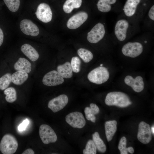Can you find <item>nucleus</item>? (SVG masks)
<instances>
[{
	"label": "nucleus",
	"mask_w": 154,
	"mask_h": 154,
	"mask_svg": "<svg viewBox=\"0 0 154 154\" xmlns=\"http://www.w3.org/2000/svg\"><path fill=\"white\" fill-rule=\"evenodd\" d=\"M117 122L115 120L106 121L105 123V133L108 141H111L117 130Z\"/></svg>",
	"instance_id": "nucleus-19"
},
{
	"label": "nucleus",
	"mask_w": 154,
	"mask_h": 154,
	"mask_svg": "<svg viewBox=\"0 0 154 154\" xmlns=\"http://www.w3.org/2000/svg\"><path fill=\"white\" fill-rule=\"evenodd\" d=\"M35 14L37 18L42 22L48 23L52 20V12L50 7L46 3H42L39 4Z\"/></svg>",
	"instance_id": "nucleus-8"
},
{
	"label": "nucleus",
	"mask_w": 154,
	"mask_h": 154,
	"mask_svg": "<svg viewBox=\"0 0 154 154\" xmlns=\"http://www.w3.org/2000/svg\"><path fill=\"white\" fill-rule=\"evenodd\" d=\"M18 143L16 138L10 134L5 135L0 143V150L3 154H13L16 151Z\"/></svg>",
	"instance_id": "nucleus-3"
},
{
	"label": "nucleus",
	"mask_w": 154,
	"mask_h": 154,
	"mask_svg": "<svg viewBox=\"0 0 154 154\" xmlns=\"http://www.w3.org/2000/svg\"><path fill=\"white\" fill-rule=\"evenodd\" d=\"M141 1V0H127L123 9L125 15L129 17L133 16Z\"/></svg>",
	"instance_id": "nucleus-16"
},
{
	"label": "nucleus",
	"mask_w": 154,
	"mask_h": 154,
	"mask_svg": "<svg viewBox=\"0 0 154 154\" xmlns=\"http://www.w3.org/2000/svg\"><path fill=\"white\" fill-rule=\"evenodd\" d=\"M137 138L139 141L144 144H147L151 141V132L149 124L143 121L139 123Z\"/></svg>",
	"instance_id": "nucleus-9"
},
{
	"label": "nucleus",
	"mask_w": 154,
	"mask_h": 154,
	"mask_svg": "<svg viewBox=\"0 0 154 154\" xmlns=\"http://www.w3.org/2000/svg\"><path fill=\"white\" fill-rule=\"evenodd\" d=\"M81 61L80 59L77 56L73 57L71 60V66L72 71L75 73L80 71Z\"/></svg>",
	"instance_id": "nucleus-30"
},
{
	"label": "nucleus",
	"mask_w": 154,
	"mask_h": 154,
	"mask_svg": "<svg viewBox=\"0 0 154 154\" xmlns=\"http://www.w3.org/2000/svg\"><path fill=\"white\" fill-rule=\"evenodd\" d=\"M9 9L12 12H15L19 9L20 0H3Z\"/></svg>",
	"instance_id": "nucleus-28"
},
{
	"label": "nucleus",
	"mask_w": 154,
	"mask_h": 154,
	"mask_svg": "<svg viewBox=\"0 0 154 154\" xmlns=\"http://www.w3.org/2000/svg\"><path fill=\"white\" fill-rule=\"evenodd\" d=\"M39 134L42 142L44 144L55 142L57 139L56 135L54 130L46 124H43L40 125Z\"/></svg>",
	"instance_id": "nucleus-5"
},
{
	"label": "nucleus",
	"mask_w": 154,
	"mask_h": 154,
	"mask_svg": "<svg viewBox=\"0 0 154 154\" xmlns=\"http://www.w3.org/2000/svg\"><path fill=\"white\" fill-rule=\"evenodd\" d=\"M92 139L97 149L100 152L104 153L106 150V146L103 141L100 138L98 132H95L92 135Z\"/></svg>",
	"instance_id": "nucleus-24"
},
{
	"label": "nucleus",
	"mask_w": 154,
	"mask_h": 154,
	"mask_svg": "<svg viewBox=\"0 0 154 154\" xmlns=\"http://www.w3.org/2000/svg\"><path fill=\"white\" fill-rule=\"evenodd\" d=\"M97 148L93 140L90 139L87 143L85 148L83 150L84 154H96Z\"/></svg>",
	"instance_id": "nucleus-29"
},
{
	"label": "nucleus",
	"mask_w": 154,
	"mask_h": 154,
	"mask_svg": "<svg viewBox=\"0 0 154 154\" xmlns=\"http://www.w3.org/2000/svg\"><path fill=\"white\" fill-rule=\"evenodd\" d=\"M105 102L109 106H115L121 108L127 107L132 104L127 95L119 91H114L108 93L106 96Z\"/></svg>",
	"instance_id": "nucleus-1"
},
{
	"label": "nucleus",
	"mask_w": 154,
	"mask_h": 154,
	"mask_svg": "<svg viewBox=\"0 0 154 154\" xmlns=\"http://www.w3.org/2000/svg\"><path fill=\"white\" fill-rule=\"evenodd\" d=\"M4 93L6 95L5 100L8 102H13L17 99V92L13 87H10L6 88L4 92Z\"/></svg>",
	"instance_id": "nucleus-25"
},
{
	"label": "nucleus",
	"mask_w": 154,
	"mask_h": 154,
	"mask_svg": "<svg viewBox=\"0 0 154 154\" xmlns=\"http://www.w3.org/2000/svg\"><path fill=\"white\" fill-rule=\"evenodd\" d=\"M64 81L63 78L56 70L51 71L44 76L42 82L43 84L48 86H54L62 84Z\"/></svg>",
	"instance_id": "nucleus-12"
},
{
	"label": "nucleus",
	"mask_w": 154,
	"mask_h": 154,
	"mask_svg": "<svg viewBox=\"0 0 154 154\" xmlns=\"http://www.w3.org/2000/svg\"><path fill=\"white\" fill-rule=\"evenodd\" d=\"M77 52L80 57L85 63L90 62L93 57L92 53L89 50L85 48H81L79 49Z\"/></svg>",
	"instance_id": "nucleus-26"
},
{
	"label": "nucleus",
	"mask_w": 154,
	"mask_h": 154,
	"mask_svg": "<svg viewBox=\"0 0 154 154\" xmlns=\"http://www.w3.org/2000/svg\"><path fill=\"white\" fill-rule=\"evenodd\" d=\"M84 113L86 119L88 120H90V118L91 116L94 114L91 110L90 107H86L84 110Z\"/></svg>",
	"instance_id": "nucleus-34"
},
{
	"label": "nucleus",
	"mask_w": 154,
	"mask_h": 154,
	"mask_svg": "<svg viewBox=\"0 0 154 154\" xmlns=\"http://www.w3.org/2000/svg\"><path fill=\"white\" fill-rule=\"evenodd\" d=\"M27 73L17 71L11 75L12 82L15 85H20L23 84L28 79Z\"/></svg>",
	"instance_id": "nucleus-21"
},
{
	"label": "nucleus",
	"mask_w": 154,
	"mask_h": 154,
	"mask_svg": "<svg viewBox=\"0 0 154 154\" xmlns=\"http://www.w3.org/2000/svg\"><path fill=\"white\" fill-rule=\"evenodd\" d=\"M22 52L31 60L35 61L39 57V55L36 50L29 44H25L21 48Z\"/></svg>",
	"instance_id": "nucleus-17"
},
{
	"label": "nucleus",
	"mask_w": 154,
	"mask_h": 154,
	"mask_svg": "<svg viewBox=\"0 0 154 154\" xmlns=\"http://www.w3.org/2000/svg\"><path fill=\"white\" fill-rule=\"evenodd\" d=\"M117 0H99L97 5L98 10L103 13L108 12L110 11L111 5L114 4Z\"/></svg>",
	"instance_id": "nucleus-23"
},
{
	"label": "nucleus",
	"mask_w": 154,
	"mask_h": 154,
	"mask_svg": "<svg viewBox=\"0 0 154 154\" xmlns=\"http://www.w3.org/2000/svg\"><path fill=\"white\" fill-rule=\"evenodd\" d=\"M19 27L21 31L25 35L36 37L39 34V30L37 26L29 19L22 20L19 23Z\"/></svg>",
	"instance_id": "nucleus-10"
},
{
	"label": "nucleus",
	"mask_w": 154,
	"mask_h": 154,
	"mask_svg": "<svg viewBox=\"0 0 154 154\" xmlns=\"http://www.w3.org/2000/svg\"><path fill=\"white\" fill-rule=\"evenodd\" d=\"M68 101L67 95L61 94L50 100L48 107L53 112H56L62 109L67 104Z\"/></svg>",
	"instance_id": "nucleus-14"
},
{
	"label": "nucleus",
	"mask_w": 154,
	"mask_h": 154,
	"mask_svg": "<svg viewBox=\"0 0 154 154\" xmlns=\"http://www.w3.org/2000/svg\"><path fill=\"white\" fill-rule=\"evenodd\" d=\"M90 107L93 114L95 115L98 114L100 112V109L98 106L95 104L91 103L90 104Z\"/></svg>",
	"instance_id": "nucleus-33"
},
{
	"label": "nucleus",
	"mask_w": 154,
	"mask_h": 154,
	"mask_svg": "<svg viewBox=\"0 0 154 154\" xmlns=\"http://www.w3.org/2000/svg\"><path fill=\"white\" fill-rule=\"evenodd\" d=\"M57 69V71L63 78H69L73 75L72 70L69 62H67L62 64L58 65Z\"/></svg>",
	"instance_id": "nucleus-20"
},
{
	"label": "nucleus",
	"mask_w": 154,
	"mask_h": 154,
	"mask_svg": "<svg viewBox=\"0 0 154 154\" xmlns=\"http://www.w3.org/2000/svg\"><path fill=\"white\" fill-rule=\"evenodd\" d=\"M143 50V46L141 43L137 42H129L123 46L121 52L126 56L135 58L141 54Z\"/></svg>",
	"instance_id": "nucleus-4"
},
{
	"label": "nucleus",
	"mask_w": 154,
	"mask_h": 154,
	"mask_svg": "<svg viewBox=\"0 0 154 154\" xmlns=\"http://www.w3.org/2000/svg\"><path fill=\"white\" fill-rule=\"evenodd\" d=\"M129 27L128 22L125 19H120L116 23L114 28V34L117 39L123 41L126 38Z\"/></svg>",
	"instance_id": "nucleus-11"
},
{
	"label": "nucleus",
	"mask_w": 154,
	"mask_h": 154,
	"mask_svg": "<svg viewBox=\"0 0 154 154\" xmlns=\"http://www.w3.org/2000/svg\"><path fill=\"white\" fill-rule=\"evenodd\" d=\"M127 151L128 152L131 154H133L134 152V149L132 147H129L127 148Z\"/></svg>",
	"instance_id": "nucleus-38"
},
{
	"label": "nucleus",
	"mask_w": 154,
	"mask_h": 154,
	"mask_svg": "<svg viewBox=\"0 0 154 154\" xmlns=\"http://www.w3.org/2000/svg\"><path fill=\"white\" fill-rule=\"evenodd\" d=\"M105 32L104 25L101 23H98L88 33L87 40L91 43H97L103 38Z\"/></svg>",
	"instance_id": "nucleus-6"
},
{
	"label": "nucleus",
	"mask_w": 154,
	"mask_h": 154,
	"mask_svg": "<svg viewBox=\"0 0 154 154\" xmlns=\"http://www.w3.org/2000/svg\"><path fill=\"white\" fill-rule=\"evenodd\" d=\"M66 122L72 127L77 128H82L85 125L86 120L83 114L78 112H71L65 117Z\"/></svg>",
	"instance_id": "nucleus-7"
},
{
	"label": "nucleus",
	"mask_w": 154,
	"mask_h": 154,
	"mask_svg": "<svg viewBox=\"0 0 154 154\" xmlns=\"http://www.w3.org/2000/svg\"><path fill=\"white\" fill-rule=\"evenodd\" d=\"M151 132L154 135V125L151 128Z\"/></svg>",
	"instance_id": "nucleus-39"
},
{
	"label": "nucleus",
	"mask_w": 154,
	"mask_h": 154,
	"mask_svg": "<svg viewBox=\"0 0 154 154\" xmlns=\"http://www.w3.org/2000/svg\"><path fill=\"white\" fill-rule=\"evenodd\" d=\"M88 14L86 12H79L73 15L68 20L66 23L69 29H74L78 28L87 19Z\"/></svg>",
	"instance_id": "nucleus-13"
},
{
	"label": "nucleus",
	"mask_w": 154,
	"mask_h": 154,
	"mask_svg": "<svg viewBox=\"0 0 154 154\" xmlns=\"http://www.w3.org/2000/svg\"><path fill=\"white\" fill-rule=\"evenodd\" d=\"M35 152L31 149H28L25 151L22 154H34Z\"/></svg>",
	"instance_id": "nucleus-37"
},
{
	"label": "nucleus",
	"mask_w": 154,
	"mask_h": 154,
	"mask_svg": "<svg viewBox=\"0 0 154 154\" xmlns=\"http://www.w3.org/2000/svg\"><path fill=\"white\" fill-rule=\"evenodd\" d=\"M4 39V35L3 31L0 28V46L2 44Z\"/></svg>",
	"instance_id": "nucleus-36"
},
{
	"label": "nucleus",
	"mask_w": 154,
	"mask_h": 154,
	"mask_svg": "<svg viewBox=\"0 0 154 154\" xmlns=\"http://www.w3.org/2000/svg\"><path fill=\"white\" fill-rule=\"evenodd\" d=\"M14 68L17 71H21L28 73L31 70V64L26 58H20L15 64Z\"/></svg>",
	"instance_id": "nucleus-18"
},
{
	"label": "nucleus",
	"mask_w": 154,
	"mask_h": 154,
	"mask_svg": "<svg viewBox=\"0 0 154 154\" xmlns=\"http://www.w3.org/2000/svg\"><path fill=\"white\" fill-rule=\"evenodd\" d=\"M124 80L125 84L131 87L135 92H140L144 89V83L141 76H137L134 78L131 76L128 75L125 77Z\"/></svg>",
	"instance_id": "nucleus-15"
},
{
	"label": "nucleus",
	"mask_w": 154,
	"mask_h": 154,
	"mask_svg": "<svg viewBox=\"0 0 154 154\" xmlns=\"http://www.w3.org/2000/svg\"><path fill=\"white\" fill-rule=\"evenodd\" d=\"M87 78L91 82L100 84L108 80L110 78V73L106 67L100 66L90 72L88 75Z\"/></svg>",
	"instance_id": "nucleus-2"
},
{
	"label": "nucleus",
	"mask_w": 154,
	"mask_h": 154,
	"mask_svg": "<svg viewBox=\"0 0 154 154\" xmlns=\"http://www.w3.org/2000/svg\"><path fill=\"white\" fill-rule=\"evenodd\" d=\"M82 0H66L63 6V9L66 13H69L74 8H78L81 6Z\"/></svg>",
	"instance_id": "nucleus-22"
},
{
	"label": "nucleus",
	"mask_w": 154,
	"mask_h": 154,
	"mask_svg": "<svg viewBox=\"0 0 154 154\" xmlns=\"http://www.w3.org/2000/svg\"><path fill=\"white\" fill-rule=\"evenodd\" d=\"M148 16L149 18L153 21L154 20V5L150 8L148 12Z\"/></svg>",
	"instance_id": "nucleus-35"
},
{
	"label": "nucleus",
	"mask_w": 154,
	"mask_h": 154,
	"mask_svg": "<svg viewBox=\"0 0 154 154\" xmlns=\"http://www.w3.org/2000/svg\"><path fill=\"white\" fill-rule=\"evenodd\" d=\"M29 123V121L26 119L23 120V122L20 124L18 127V130L21 131L25 130Z\"/></svg>",
	"instance_id": "nucleus-32"
},
{
	"label": "nucleus",
	"mask_w": 154,
	"mask_h": 154,
	"mask_svg": "<svg viewBox=\"0 0 154 154\" xmlns=\"http://www.w3.org/2000/svg\"><path fill=\"white\" fill-rule=\"evenodd\" d=\"M12 82L11 75L7 73L0 78V89L3 90L7 88Z\"/></svg>",
	"instance_id": "nucleus-27"
},
{
	"label": "nucleus",
	"mask_w": 154,
	"mask_h": 154,
	"mask_svg": "<svg viewBox=\"0 0 154 154\" xmlns=\"http://www.w3.org/2000/svg\"><path fill=\"white\" fill-rule=\"evenodd\" d=\"M103 64H100V66H103Z\"/></svg>",
	"instance_id": "nucleus-40"
},
{
	"label": "nucleus",
	"mask_w": 154,
	"mask_h": 154,
	"mask_svg": "<svg viewBox=\"0 0 154 154\" xmlns=\"http://www.w3.org/2000/svg\"><path fill=\"white\" fill-rule=\"evenodd\" d=\"M127 139L125 137L123 136L120 139L118 146V148L120 150L121 154H127L128 152L127 148H126Z\"/></svg>",
	"instance_id": "nucleus-31"
}]
</instances>
